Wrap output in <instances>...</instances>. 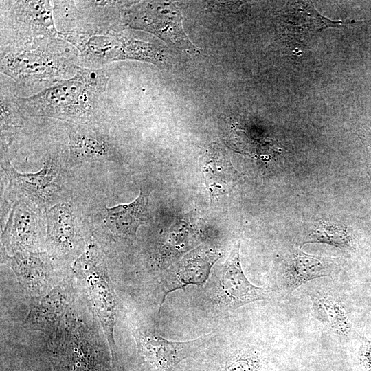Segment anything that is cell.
Returning <instances> with one entry per match:
<instances>
[{
  "mask_svg": "<svg viewBox=\"0 0 371 371\" xmlns=\"http://www.w3.org/2000/svg\"><path fill=\"white\" fill-rule=\"evenodd\" d=\"M102 74L82 71L71 79L22 99L21 103L31 115L85 120L104 85Z\"/></svg>",
  "mask_w": 371,
  "mask_h": 371,
  "instance_id": "6da1fadb",
  "label": "cell"
},
{
  "mask_svg": "<svg viewBox=\"0 0 371 371\" xmlns=\"http://www.w3.org/2000/svg\"><path fill=\"white\" fill-rule=\"evenodd\" d=\"M74 271L85 287L111 349L115 346L113 328L117 314V296L110 280L104 255L90 244L76 260Z\"/></svg>",
  "mask_w": 371,
  "mask_h": 371,
  "instance_id": "7a4b0ae2",
  "label": "cell"
},
{
  "mask_svg": "<svg viewBox=\"0 0 371 371\" xmlns=\"http://www.w3.org/2000/svg\"><path fill=\"white\" fill-rule=\"evenodd\" d=\"M211 333L183 341H170L154 332L137 330L135 340L147 371H172L183 360L194 356Z\"/></svg>",
  "mask_w": 371,
  "mask_h": 371,
  "instance_id": "3957f363",
  "label": "cell"
},
{
  "mask_svg": "<svg viewBox=\"0 0 371 371\" xmlns=\"http://www.w3.org/2000/svg\"><path fill=\"white\" fill-rule=\"evenodd\" d=\"M240 246L238 240L232 248L220 278L221 299L226 306L233 310L270 296L267 289L255 286L246 278L240 264Z\"/></svg>",
  "mask_w": 371,
  "mask_h": 371,
  "instance_id": "277c9868",
  "label": "cell"
},
{
  "mask_svg": "<svg viewBox=\"0 0 371 371\" xmlns=\"http://www.w3.org/2000/svg\"><path fill=\"white\" fill-rule=\"evenodd\" d=\"M43 225L36 209L24 203L14 205L2 232V241L14 253L33 251L43 236Z\"/></svg>",
  "mask_w": 371,
  "mask_h": 371,
  "instance_id": "5b68a950",
  "label": "cell"
},
{
  "mask_svg": "<svg viewBox=\"0 0 371 371\" xmlns=\"http://www.w3.org/2000/svg\"><path fill=\"white\" fill-rule=\"evenodd\" d=\"M8 258L19 284L27 294L38 299L47 293L53 282L52 267L47 254L21 251Z\"/></svg>",
  "mask_w": 371,
  "mask_h": 371,
  "instance_id": "8992f818",
  "label": "cell"
},
{
  "mask_svg": "<svg viewBox=\"0 0 371 371\" xmlns=\"http://www.w3.org/2000/svg\"><path fill=\"white\" fill-rule=\"evenodd\" d=\"M218 258V254L216 251L203 249L194 250L184 257L161 280L159 308L170 293L190 284H204L212 265Z\"/></svg>",
  "mask_w": 371,
  "mask_h": 371,
  "instance_id": "52a82bcc",
  "label": "cell"
},
{
  "mask_svg": "<svg viewBox=\"0 0 371 371\" xmlns=\"http://www.w3.org/2000/svg\"><path fill=\"white\" fill-rule=\"evenodd\" d=\"M46 244L49 250L58 256L73 254L78 246V236L74 214L71 206L59 203L46 213Z\"/></svg>",
  "mask_w": 371,
  "mask_h": 371,
  "instance_id": "ba28073f",
  "label": "cell"
},
{
  "mask_svg": "<svg viewBox=\"0 0 371 371\" xmlns=\"http://www.w3.org/2000/svg\"><path fill=\"white\" fill-rule=\"evenodd\" d=\"M70 286L62 283L47 292L31 306L25 322L34 330L54 332L71 301Z\"/></svg>",
  "mask_w": 371,
  "mask_h": 371,
  "instance_id": "9c48e42d",
  "label": "cell"
},
{
  "mask_svg": "<svg viewBox=\"0 0 371 371\" xmlns=\"http://www.w3.org/2000/svg\"><path fill=\"white\" fill-rule=\"evenodd\" d=\"M332 263L304 253L300 247H294L285 265L282 278V288L291 293L306 282L321 277H332Z\"/></svg>",
  "mask_w": 371,
  "mask_h": 371,
  "instance_id": "30bf717a",
  "label": "cell"
},
{
  "mask_svg": "<svg viewBox=\"0 0 371 371\" xmlns=\"http://www.w3.org/2000/svg\"><path fill=\"white\" fill-rule=\"evenodd\" d=\"M202 173L211 196L224 194L234 185L239 173L234 169L224 148L212 144L201 160Z\"/></svg>",
  "mask_w": 371,
  "mask_h": 371,
  "instance_id": "8fae6325",
  "label": "cell"
},
{
  "mask_svg": "<svg viewBox=\"0 0 371 371\" xmlns=\"http://www.w3.org/2000/svg\"><path fill=\"white\" fill-rule=\"evenodd\" d=\"M7 170L15 182L32 200L41 202L51 199L59 188L60 167L54 159L46 160L35 172H20L8 162Z\"/></svg>",
  "mask_w": 371,
  "mask_h": 371,
  "instance_id": "7c38bea8",
  "label": "cell"
},
{
  "mask_svg": "<svg viewBox=\"0 0 371 371\" xmlns=\"http://www.w3.org/2000/svg\"><path fill=\"white\" fill-rule=\"evenodd\" d=\"M149 193L142 190L132 202L106 207L104 222L113 233L123 236H135L139 227L148 218Z\"/></svg>",
  "mask_w": 371,
  "mask_h": 371,
  "instance_id": "4fadbf2b",
  "label": "cell"
},
{
  "mask_svg": "<svg viewBox=\"0 0 371 371\" xmlns=\"http://www.w3.org/2000/svg\"><path fill=\"white\" fill-rule=\"evenodd\" d=\"M69 156L74 163L113 160V144L106 137L95 133L70 129Z\"/></svg>",
  "mask_w": 371,
  "mask_h": 371,
  "instance_id": "5bb4252c",
  "label": "cell"
},
{
  "mask_svg": "<svg viewBox=\"0 0 371 371\" xmlns=\"http://www.w3.org/2000/svg\"><path fill=\"white\" fill-rule=\"evenodd\" d=\"M313 315L335 334L348 336L351 323L340 300L332 296L310 294Z\"/></svg>",
  "mask_w": 371,
  "mask_h": 371,
  "instance_id": "9a60e30c",
  "label": "cell"
},
{
  "mask_svg": "<svg viewBox=\"0 0 371 371\" xmlns=\"http://www.w3.org/2000/svg\"><path fill=\"white\" fill-rule=\"evenodd\" d=\"M315 243L328 244L344 250L353 248L352 238L346 228L330 222H319L307 234L301 245Z\"/></svg>",
  "mask_w": 371,
  "mask_h": 371,
  "instance_id": "2e32d148",
  "label": "cell"
},
{
  "mask_svg": "<svg viewBox=\"0 0 371 371\" xmlns=\"http://www.w3.org/2000/svg\"><path fill=\"white\" fill-rule=\"evenodd\" d=\"M359 357L362 363L371 371V340L361 337Z\"/></svg>",
  "mask_w": 371,
  "mask_h": 371,
  "instance_id": "e0dca14e",
  "label": "cell"
}]
</instances>
